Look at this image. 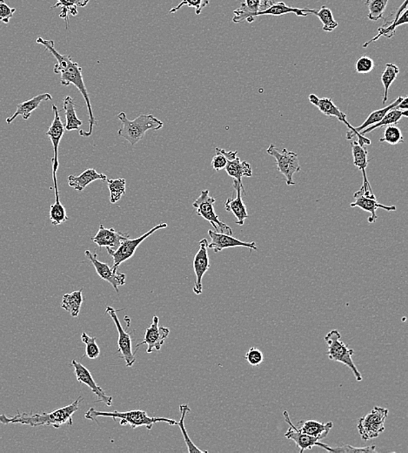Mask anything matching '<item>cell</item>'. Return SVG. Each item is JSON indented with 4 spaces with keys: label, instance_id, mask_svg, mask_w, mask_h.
<instances>
[{
    "label": "cell",
    "instance_id": "25",
    "mask_svg": "<svg viewBox=\"0 0 408 453\" xmlns=\"http://www.w3.org/2000/svg\"><path fill=\"white\" fill-rule=\"evenodd\" d=\"M52 96L50 93H42V95L35 96L29 101L21 103V104L17 106L16 112L13 113V115L6 119V123L11 124L18 116H22L25 121H28L31 117L32 112H34L42 102L52 101Z\"/></svg>",
    "mask_w": 408,
    "mask_h": 453
},
{
    "label": "cell",
    "instance_id": "47",
    "mask_svg": "<svg viewBox=\"0 0 408 453\" xmlns=\"http://www.w3.org/2000/svg\"><path fill=\"white\" fill-rule=\"evenodd\" d=\"M245 360L252 366H258L264 361V355L260 349L254 347L249 349L245 356Z\"/></svg>",
    "mask_w": 408,
    "mask_h": 453
},
{
    "label": "cell",
    "instance_id": "46",
    "mask_svg": "<svg viewBox=\"0 0 408 453\" xmlns=\"http://www.w3.org/2000/svg\"><path fill=\"white\" fill-rule=\"evenodd\" d=\"M356 72L360 75H367L373 71L374 62L373 59L367 55H363L358 59L356 65Z\"/></svg>",
    "mask_w": 408,
    "mask_h": 453
},
{
    "label": "cell",
    "instance_id": "10",
    "mask_svg": "<svg viewBox=\"0 0 408 453\" xmlns=\"http://www.w3.org/2000/svg\"><path fill=\"white\" fill-rule=\"evenodd\" d=\"M52 111L54 113V118H53L52 123L48 129V131L46 132V135L48 136L50 139H51L52 144L53 146V158L52 159V179L53 184H54L55 191V199L56 202H59V194L57 183V172L59 166V146L61 144V139L63 135L65 134V125L63 124L61 121V115H59V112L57 106L52 105Z\"/></svg>",
    "mask_w": 408,
    "mask_h": 453
},
{
    "label": "cell",
    "instance_id": "41",
    "mask_svg": "<svg viewBox=\"0 0 408 453\" xmlns=\"http://www.w3.org/2000/svg\"><path fill=\"white\" fill-rule=\"evenodd\" d=\"M81 341L86 345L84 356H88L89 359L98 358L101 355V349H99L97 343H96L95 336H90L83 332L81 335ZM83 356V358H84Z\"/></svg>",
    "mask_w": 408,
    "mask_h": 453
},
{
    "label": "cell",
    "instance_id": "9",
    "mask_svg": "<svg viewBox=\"0 0 408 453\" xmlns=\"http://www.w3.org/2000/svg\"><path fill=\"white\" fill-rule=\"evenodd\" d=\"M267 153L275 159L278 171L285 176L287 185L294 186V175L301 169L296 153L288 151L287 148L278 151L274 144L268 146Z\"/></svg>",
    "mask_w": 408,
    "mask_h": 453
},
{
    "label": "cell",
    "instance_id": "22",
    "mask_svg": "<svg viewBox=\"0 0 408 453\" xmlns=\"http://www.w3.org/2000/svg\"><path fill=\"white\" fill-rule=\"evenodd\" d=\"M129 235L116 231L114 228L106 229L104 225H99L97 234L92 238V241L101 248H106V251H115L123 241L129 238Z\"/></svg>",
    "mask_w": 408,
    "mask_h": 453
},
{
    "label": "cell",
    "instance_id": "29",
    "mask_svg": "<svg viewBox=\"0 0 408 453\" xmlns=\"http://www.w3.org/2000/svg\"><path fill=\"white\" fill-rule=\"evenodd\" d=\"M90 0H57L52 9L61 8L59 18L64 19L66 29L69 28V16H77L78 8H85Z\"/></svg>",
    "mask_w": 408,
    "mask_h": 453
},
{
    "label": "cell",
    "instance_id": "15",
    "mask_svg": "<svg viewBox=\"0 0 408 453\" xmlns=\"http://www.w3.org/2000/svg\"><path fill=\"white\" fill-rule=\"evenodd\" d=\"M354 202L350 204L351 208H360L364 211L369 212L371 216L368 218L369 223H374L378 219L376 214L377 209H381L387 211H396V206H386L380 204L377 201L376 195L371 191H364L363 186L359 191L354 193Z\"/></svg>",
    "mask_w": 408,
    "mask_h": 453
},
{
    "label": "cell",
    "instance_id": "28",
    "mask_svg": "<svg viewBox=\"0 0 408 453\" xmlns=\"http://www.w3.org/2000/svg\"><path fill=\"white\" fill-rule=\"evenodd\" d=\"M300 430L303 433L316 438L318 441H323L327 437L332 429L334 427L333 422L320 423L316 421H307L300 423Z\"/></svg>",
    "mask_w": 408,
    "mask_h": 453
},
{
    "label": "cell",
    "instance_id": "33",
    "mask_svg": "<svg viewBox=\"0 0 408 453\" xmlns=\"http://www.w3.org/2000/svg\"><path fill=\"white\" fill-rule=\"evenodd\" d=\"M403 99L404 97H400H400H398L396 101H394L393 103H391L390 105L385 106L383 108L376 110V111L371 112L369 116H368L367 118L366 121L364 122L363 124L358 126V128H356V132L359 133L360 134V133L365 128H367L368 126L371 125L376 124V123L380 122L384 116L387 115V112H389L390 110L396 108Z\"/></svg>",
    "mask_w": 408,
    "mask_h": 453
},
{
    "label": "cell",
    "instance_id": "37",
    "mask_svg": "<svg viewBox=\"0 0 408 453\" xmlns=\"http://www.w3.org/2000/svg\"><path fill=\"white\" fill-rule=\"evenodd\" d=\"M388 4V0H367L366 6L368 8L367 18L371 21H378L384 19V12Z\"/></svg>",
    "mask_w": 408,
    "mask_h": 453
},
{
    "label": "cell",
    "instance_id": "32",
    "mask_svg": "<svg viewBox=\"0 0 408 453\" xmlns=\"http://www.w3.org/2000/svg\"><path fill=\"white\" fill-rule=\"evenodd\" d=\"M408 111H400L398 109L390 110L389 112H387V115L384 116L380 122L376 123V124L371 125L368 126V128H365L360 133V135L365 136L367 134H369L371 131H374V129L385 128V126H391V125H397L400 122L401 118L407 117Z\"/></svg>",
    "mask_w": 408,
    "mask_h": 453
},
{
    "label": "cell",
    "instance_id": "16",
    "mask_svg": "<svg viewBox=\"0 0 408 453\" xmlns=\"http://www.w3.org/2000/svg\"><path fill=\"white\" fill-rule=\"evenodd\" d=\"M285 417V421L289 425V429L287 430V432L285 433V437L290 441H293L295 444H296L297 447L300 448V452L303 453L307 450H312L314 448V446H318V447L323 448L326 450L327 452H330L329 445L323 444L320 441H318V438L311 437V436L303 433L298 429V426H295L293 423H292L289 414H288L287 411H285L283 413Z\"/></svg>",
    "mask_w": 408,
    "mask_h": 453
},
{
    "label": "cell",
    "instance_id": "31",
    "mask_svg": "<svg viewBox=\"0 0 408 453\" xmlns=\"http://www.w3.org/2000/svg\"><path fill=\"white\" fill-rule=\"evenodd\" d=\"M63 109L65 115V129L66 131H74L79 130V126H82V122L76 115V106L74 99L70 96H66L63 101Z\"/></svg>",
    "mask_w": 408,
    "mask_h": 453
},
{
    "label": "cell",
    "instance_id": "21",
    "mask_svg": "<svg viewBox=\"0 0 408 453\" xmlns=\"http://www.w3.org/2000/svg\"><path fill=\"white\" fill-rule=\"evenodd\" d=\"M72 365L74 366L77 381L88 385L91 389L92 392L94 393L96 396H97V401L96 402L104 403L106 406L111 407L112 405V396L106 395L105 392L103 391V389L96 384L89 369L85 368L84 365H82L81 363L76 360L72 361Z\"/></svg>",
    "mask_w": 408,
    "mask_h": 453
},
{
    "label": "cell",
    "instance_id": "45",
    "mask_svg": "<svg viewBox=\"0 0 408 453\" xmlns=\"http://www.w3.org/2000/svg\"><path fill=\"white\" fill-rule=\"evenodd\" d=\"M227 161V151L220 148H215V155L212 158V168L215 171H221V170L225 169Z\"/></svg>",
    "mask_w": 408,
    "mask_h": 453
},
{
    "label": "cell",
    "instance_id": "43",
    "mask_svg": "<svg viewBox=\"0 0 408 453\" xmlns=\"http://www.w3.org/2000/svg\"><path fill=\"white\" fill-rule=\"evenodd\" d=\"M261 8V0H245L241 3V8L235 10L234 12V18L248 15V13H255L260 11Z\"/></svg>",
    "mask_w": 408,
    "mask_h": 453
},
{
    "label": "cell",
    "instance_id": "26",
    "mask_svg": "<svg viewBox=\"0 0 408 453\" xmlns=\"http://www.w3.org/2000/svg\"><path fill=\"white\" fill-rule=\"evenodd\" d=\"M351 154H353L354 165L360 171H363V186L364 191H371V188L368 182L366 169L367 168L368 162V151L364 146L360 145L358 141H353L351 143ZM373 192V191H371Z\"/></svg>",
    "mask_w": 408,
    "mask_h": 453
},
{
    "label": "cell",
    "instance_id": "39",
    "mask_svg": "<svg viewBox=\"0 0 408 453\" xmlns=\"http://www.w3.org/2000/svg\"><path fill=\"white\" fill-rule=\"evenodd\" d=\"M49 218L53 226H59L68 221V215L61 201L55 202L50 206Z\"/></svg>",
    "mask_w": 408,
    "mask_h": 453
},
{
    "label": "cell",
    "instance_id": "5",
    "mask_svg": "<svg viewBox=\"0 0 408 453\" xmlns=\"http://www.w3.org/2000/svg\"><path fill=\"white\" fill-rule=\"evenodd\" d=\"M340 339V333L337 329H333L325 336V342L327 343L328 346L327 352L328 358L331 361L339 362L347 366L353 372L356 380L358 382L363 381V375H361L353 360L354 349L348 348V346L345 345Z\"/></svg>",
    "mask_w": 408,
    "mask_h": 453
},
{
    "label": "cell",
    "instance_id": "20",
    "mask_svg": "<svg viewBox=\"0 0 408 453\" xmlns=\"http://www.w3.org/2000/svg\"><path fill=\"white\" fill-rule=\"evenodd\" d=\"M198 244H200V249H198L194 259V269L196 279H195L194 287L192 289L196 295H201L202 291H203L202 280H203L205 273L210 269L207 251L208 241L205 238L202 239L198 242Z\"/></svg>",
    "mask_w": 408,
    "mask_h": 453
},
{
    "label": "cell",
    "instance_id": "4",
    "mask_svg": "<svg viewBox=\"0 0 408 453\" xmlns=\"http://www.w3.org/2000/svg\"><path fill=\"white\" fill-rule=\"evenodd\" d=\"M117 118L122 123V128L118 131L119 135L127 139L132 146L143 139L149 130L158 131L164 126L163 122L152 115H141L134 121H130L125 113L122 112L119 113Z\"/></svg>",
    "mask_w": 408,
    "mask_h": 453
},
{
    "label": "cell",
    "instance_id": "8",
    "mask_svg": "<svg viewBox=\"0 0 408 453\" xmlns=\"http://www.w3.org/2000/svg\"><path fill=\"white\" fill-rule=\"evenodd\" d=\"M216 200L210 195L209 191H201V195L192 203V206L196 209L198 216L207 220L214 226L215 231L223 234L233 235V229L221 222L214 211V204Z\"/></svg>",
    "mask_w": 408,
    "mask_h": 453
},
{
    "label": "cell",
    "instance_id": "3",
    "mask_svg": "<svg viewBox=\"0 0 408 453\" xmlns=\"http://www.w3.org/2000/svg\"><path fill=\"white\" fill-rule=\"evenodd\" d=\"M85 418L88 419V421L97 423L98 418H110L114 419V421H118L119 425L122 426L129 425L132 429L145 426V428L147 430H152L157 423H167V424L170 425H176L178 423L174 421V419L167 418L149 417L147 412L141 411V409L125 412H119L118 411L108 412H98L94 408H90L85 413Z\"/></svg>",
    "mask_w": 408,
    "mask_h": 453
},
{
    "label": "cell",
    "instance_id": "49",
    "mask_svg": "<svg viewBox=\"0 0 408 453\" xmlns=\"http://www.w3.org/2000/svg\"><path fill=\"white\" fill-rule=\"evenodd\" d=\"M396 109L400 110V111H407V110H408L407 96H405L402 101H401L400 104L396 106Z\"/></svg>",
    "mask_w": 408,
    "mask_h": 453
},
{
    "label": "cell",
    "instance_id": "27",
    "mask_svg": "<svg viewBox=\"0 0 408 453\" xmlns=\"http://www.w3.org/2000/svg\"><path fill=\"white\" fill-rule=\"evenodd\" d=\"M102 181L106 182L108 181V176L105 174H99L94 168L86 169L82 174L79 176L71 175L68 176V184L74 189L75 191L81 192L89 184L95 181Z\"/></svg>",
    "mask_w": 408,
    "mask_h": 453
},
{
    "label": "cell",
    "instance_id": "38",
    "mask_svg": "<svg viewBox=\"0 0 408 453\" xmlns=\"http://www.w3.org/2000/svg\"><path fill=\"white\" fill-rule=\"evenodd\" d=\"M106 182H108L109 191H110V202L112 204H115L125 195L127 182L122 178L108 180Z\"/></svg>",
    "mask_w": 408,
    "mask_h": 453
},
{
    "label": "cell",
    "instance_id": "7",
    "mask_svg": "<svg viewBox=\"0 0 408 453\" xmlns=\"http://www.w3.org/2000/svg\"><path fill=\"white\" fill-rule=\"evenodd\" d=\"M310 103L314 106L320 110L323 115L327 116V117H335L339 119L340 122H343L344 124H346L349 131L347 133V139L348 141H351L354 137H358L360 145H370L371 141L369 139L365 137V136L360 135L359 133L356 132V128H354L353 126L347 122V115L344 113L341 112L339 108L334 104V102L332 101L330 98H323L320 99L318 96L315 95H310L308 96Z\"/></svg>",
    "mask_w": 408,
    "mask_h": 453
},
{
    "label": "cell",
    "instance_id": "44",
    "mask_svg": "<svg viewBox=\"0 0 408 453\" xmlns=\"http://www.w3.org/2000/svg\"><path fill=\"white\" fill-rule=\"evenodd\" d=\"M330 452L334 453H350V452H365V453H376V446H364V447H356V446L350 445H343L336 448H331Z\"/></svg>",
    "mask_w": 408,
    "mask_h": 453
},
{
    "label": "cell",
    "instance_id": "23",
    "mask_svg": "<svg viewBox=\"0 0 408 453\" xmlns=\"http://www.w3.org/2000/svg\"><path fill=\"white\" fill-rule=\"evenodd\" d=\"M238 151H227V164L225 166V171L230 177L234 179V181L238 183L242 186V178L252 177L253 175V169L250 163L241 161V158L237 156Z\"/></svg>",
    "mask_w": 408,
    "mask_h": 453
},
{
    "label": "cell",
    "instance_id": "12",
    "mask_svg": "<svg viewBox=\"0 0 408 453\" xmlns=\"http://www.w3.org/2000/svg\"><path fill=\"white\" fill-rule=\"evenodd\" d=\"M407 1L408 0H404L403 4L400 6L399 9L391 12L387 18L383 19L384 25L378 29V35L369 41L365 43L364 48H367L371 43L377 41L380 37H386L387 39L393 38L396 35L398 26L407 24Z\"/></svg>",
    "mask_w": 408,
    "mask_h": 453
},
{
    "label": "cell",
    "instance_id": "50",
    "mask_svg": "<svg viewBox=\"0 0 408 453\" xmlns=\"http://www.w3.org/2000/svg\"><path fill=\"white\" fill-rule=\"evenodd\" d=\"M272 0H261V8L260 11L264 10L271 5Z\"/></svg>",
    "mask_w": 408,
    "mask_h": 453
},
{
    "label": "cell",
    "instance_id": "36",
    "mask_svg": "<svg viewBox=\"0 0 408 453\" xmlns=\"http://www.w3.org/2000/svg\"><path fill=\"white\" fill-rule=\"evenodd\" d=\"M180 411H181V421L180 422L177 423V425L180 426V428L181 430L182 435H183V438L185 439V445L187 446L188 449V452L189 453H207V451H203V450L198 449L197 447V445L194 444V443L192 442L190 437H189L188 433L187 430H185V416H187L188 412H191L190 407L187 405H180Z\"/></svg>",
    "mask_w": 408,
    "mask_h": 453
},
{
    "label": "cell",
    "instance_id": "30",
    "mask_svg": "<svg viewBox=\"0 0 408 453\" xmlns=\"http://www.w3.org/2000/svg\"><path fill=\"white\" fill-rule=\"evenodd\" d=\"M82 292L83 289H81L79 291L68 293L63 296L61 308L69 312L72 318H77L81 313L83 301H84Z\"/></svg>",
    "mask_w": 408,
    "mask_h": 453
},
{
    "label": "cell",
    "instance_id": "19",
    "mask_svg": "<svg viewBox=\"0 0 408 453\" xmlns=\"http://www.w3.org/2000/svg\"><path fill=\"white\" fill-rule=\"evenodd\" d=\"M211 242H208V249L214 252H221L224 249L230 248L244 247L249 249L251 251H257L258 248L255 242H242L241 240L234 238L233 235L223 234L214 231H208Z\"/></svg>",
    "mask_w": 408,
    "mask_h": 453
},
{
    "label": "cell",
    "instance_id": "34",
    "mask_svg": "<svg viewBox=\"0 0 408 453\" xmlns=\"http://www.w3.org/2000/svg\"><path fill=\"white\" fill-rule=\"evenodd\" d=\"M399 73L400 68L396 64L388 63L386 65V68H385L382 75L380 77L381 82H382L384 86L383 104H386L388 99V91H389L390 86L396 81Z\"/></svg>",
    "mask_w": 408,
    "mask_h": 453
},
{
    "label": "cell",
    "instance_id": "13",
    "mask_svg": "<svg viewBox=\"0 0 408 453\" xmlns=\"http://www.w3.org/2000/svg\"><path fill=\"white\" fill-rule=\"evenodd\" d=\"M105 313L111 316L112 321H114L116 328H117L119 338H118V351L121 352V358L124 359L125 365L127 367H132L136 361L135 353L132 351V340L130 334L125 331L122 327L121 321L117 316V311L110 306H106Z\"/></svg>",
    "mask_w": 408,
    "mask_h": 453
},
{
    "label": "cell",
    "instance_id": "48",
    "mask_svg": "<svg viewBox=\"0 0 408 453\" xmlns=\"http://www.w3.org/2000/svg\"><path fill=\"white\" fill-rule=\"evenodd\" d=\"M15 12V8H10L4 0H0V21L8 24Z\"/></svg>",
    "mask_w": 408,
    "mask_h": 453
},
{
    "label": "cell",
    "instance_id": "24",
    "mask_svg": "<svg viewBox=\"0 0 408 453\" xmlns=\"http://www.w3.org/2000/svg\"><path fill=\"white\" fill-rule=\"evenodd\" d=\"M234 188L236 191V198H229L225 203V211L232 212L236 218L238 225L243 226L245 220L248 218L247 206L245 205L242 200L241 192L245 195L244 186H241L236 182L234 181Z\"/></svg>",
    "mask_w": 408,
    "mask_h": 453
},
{
    "label": "cell",
    "instance_id": "2",
    "mask_svg": "<svg viewBox=\"0 0 408 453\" xmlns=\"http://www.w3.org/2000/svg\"><path fill=\"white\" fill-rule=\"evenodd\" d=\"M83 398H79L77 401L72 403L65 407L55 409L50 413H33L21 412L18 411L13 417H8L5 414L0 415V423L3 425L19 424L32 426H53L54 428L61 427L62 425H74L72 416L79 409Z\"/></svg>",
    "mask_w": 408,
    "mask_h": 453
},
{
    "label": "cell",
    "instance_id": "11",
    "mask_svg": "<svg viewBox=\"0 0 408 453\" xmlns=\"http://www.w3.org/2000/svg\"><path fill=\"white\" fill-rule=\"evenodd\" d=\"M167 228V223L162 222L159 223L157 226H154L147 233H145L144 235L139 236L138 238L135 239H125V241L121 242V244L119 245V247L116 249L115 251H108V254L110 255L114 260V267L119 268V265H121L123 262L127 261L135 254L136 249H138L139 246L141 244L142 242L145 241V239L148 238L149 236L154 234V232L161 231Z\"/></svg>",
    "mask_w": 408,
    "mask_h": 453
},
{
    "label": "cell",
    "instance_id": "1",
    "mask_svg": "<svg viewBox=\"0 0 408 453\" xmlns=\"http://www.w3.org/2000/svg\"><path fill=\"white\" fill-rule=\"evenodd\" d=\"M36 43L39 45L44 46L45 51L52 53L55 59H57V64L54 66L53 72L56 75H61V83L62 86H68L69 85H74L81 92L83 98L85 99L86 106L88 109L89 115V130L84 131L81 130L79 135L83 137H90L94 131V126L98 125L97 119H95L94 112H92L90 97H89L88 89L85 88L84 79L82 75V68L77 62L72 61L71 56L63 55L55 49L54 41H48L39 37L36 41Z\"/></svg>",
    "mask_w": 408,
    "mask_h": 453
},
{
    "label": "cell",
    "instance_id": "6",
    "mask_svg": "<svg viewBox=\"0 0 408 453\" xmlns=\"http://www.w3.org/2000/svg\"><path fill=\"white\" fill-rule=\"evenodd\" d=\"M388 409L376 406L370 413L359 419L357 429L363 441L376 438L386 430L385 422L388 417Z\"/></svg>",
    "mask_w": 408,
    "mask_h": 453
},
{
    "label": "cell",
    "instance_id": "40",
    "mask_svg": "<svg viewBox=\"0 0 408 453\" xmlns=\"http://www.w3.org/2000/svg\"><path fill=\"white\" fill-rule=\"evenodd\" d=\"M383 137L380 139V142H386L390 145H398L404 142V137L400 129L396 125L385 126Z\"/></svg>",
    "mask_w": 408,
    "mask_h": 453
},
{
    "label": "cell",
    "instance_id": "14",
    "mask_svg": "<svg viewBox=\"0 0 408 453\" xmlns=\"http://www.w3.org/2000/svg\"><path fill=\"white\" fill-rule=\"evenodd\" d=\"M287 13H294V15L298 17H307L308 15L312 13V10L309 9H300L293 8V6H288L284 2L271 3L268 8L258 11L255 13H248L243 16L238 17V18H233L234 23H241L247 21L248 23H253L255 19L260 16H281L287 15Z\"/></svg>",
    "mask_w": 408,
    "mask_h": 453
},
{
    "label": "cell",
    "instance_id": "17",
    "mask_svg": "<svg viewBox=\"0 0 408 453\" xmlns=\"http://www.w3.org/2000/svg\"><path fill=\"white\" fill-rule=\"evenodd\" d=\"M85 254L90 260L99 278L110 283L115 291L119 293V288L125 285V275L118 272V268L110 267L106 263L99 261L97 254H92L90 251H85Z\"/></svg>",
    "mask_w": 408,
    "mask_h": 453
},
{
    "label": "cell",
    "instance_id": "18",
    "mask_svg": "<svg viewBox=\"0 0 408 453\" xmlns=\"http://www.w3.org/2000/svg\"><path fill=\"white\" fill-rule=\"evenodd\" d=\"M159 318L157 316H154L152 318V322L150 327L145 329V338L143 341L139 344L136 347L139 348V346L147 345V353H150L154 351H161L162 346L164 345L165 340L170 334V329L167 327H161L159 325Z\"/></svg>",
    "mask_w": 408,
    "mask_h": 453
},
{
    "label": "cell",
    "instance_id": "42",
    "mask_svg": "<svg viewBox=\"0 0 408 453\" xmlns=\"http://www.w3.org/2000/svg\"><path fill=\"white\" fill-rule=\"evenodd\" d=\"M210 0H181L180 4L175 8H172L169 13L172 15V13L177 12L178 10L183 8L184 6H190V8H194L195 13L196 15H200L205 6L209 5Z\"/></svg>",
    "mask_w": 408,
    "mask_h": 453
},
{
    "label": "cell",
    "instance_id": "35",
    "mask_svg": "<svg viewBox=\"0 0 408 453\" xmlns=\"http://www.w3.org/2000/svg\"><path fill=\"white\" fill-rule=\"evenodd\" d=\"M312 15L318 17L323 25L325 32H331L338 28V22L334 18L333 12L327 6H321L320 10H312Z\"/></svg>",
    "mask_w": 408,
    "mask_h": 453
}]
</instances>
